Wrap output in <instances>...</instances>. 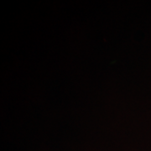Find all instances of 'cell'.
Listing matches in <instances>:
<instances>
[]
</instances>
